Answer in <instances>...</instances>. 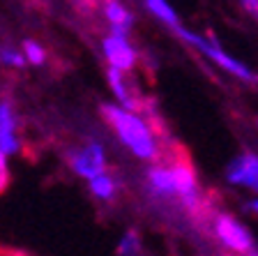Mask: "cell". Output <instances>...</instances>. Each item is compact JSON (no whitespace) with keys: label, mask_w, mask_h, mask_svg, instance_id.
I'll return each instance as SVG.
<instances>
[{"label":"cell","mask_w":258,"mask_h":256,"mask_svg":"<svg viewBox=\"0 0 258 256\" xmlns=\"http://www.w3.org/2000/svg\"><path fill=\"white\" fill-rule=\"evenodd\" d=\"M104 10H106L108 21H111V26H113V37H127V30L132 28V23H134L132 14H129L120 3H113V0L104 5Z\"/></svg>","instance_id":"obj_9"},{"label":"cell","mask_w":258,"mask_h":256,"mask_svg":"<svg viewBox=\"0 0 258 256\" xmlns=\"http://www.w3.org/2000/svg\"><path fill=\"white\" fill-rule=\"evenodd\" d=\"M102 113L108 123L113 125V129L120 134V139L124 141V145L134 150V155L143 157V160L157 157L155 139H152L148 125H145L139 116L124 111V109H120V107H113V104H104Z\"/></svg>","instance_id":"obj_1"},{"label":"cell","mask_w":258,"mask_h":256,"mask_svg":"<svg viewBox=\"0 0 258 256\" xmlns=\"http://www.w3.org/2000/svg\"><path fill=\"white\" fill-rule=\"evenodd\" d=\"M7 187V171H0V192H5Z\"/></svg>","instance_id":"obj_17"},{"label":"cell","mask_w":258,"mask_h":256,"mask_svg":"<svg viewBox=\"0 0 258 256\" xmlns=\"http://www.w3.org/2000/svg\"><path fill=\"white\" fill-rule=\"evenodd\" d=\"M171 171L173 178V192H177L184 198L187 206H196V178L189 164H175Z\"/></svg>","instance_id":"obj_8"},{"label":"cell","mask_w":258,"mask_h":256,"mask_svg":"<svg viewBox=\"0 0 258 256\" xmlns=\"http://www.w3.org/2000/svg\"><path fill=\"white\" fill-rule=\"evenodd\" d=\"M0 171H7V162H5V155L0 152Z\"/></svg>","instance_id":"obj_20"},{"label":"cell","mask_w":258,"mask_h":256,"mask_svg":"<svg viewBox=\"0 0 258 256\" xmlns=\"http://www.w3.org/2000/svg\"><path fill=\"white\" fill-rule=\"evenodd\" d=\"M175 30H177V35L180 37H184L187 42H191L196 48H201L205 56H210V58L215 60L217 65H221L224 70H228L231 74H235V76H240V79H247V81H253V74L244 67L242 63H237V60H233L231 56L226 54V51H221V46L217 44V39L210 35V42L208 39H203V37H199V35H194V32H189V30H184V28H180V26H175Z\"/></svg>","instance_id":"obj_2"},{"label":"cell","mask_w":258,"mask_h":256,"mask_svg":"<svg viewBox=\"0 0 258 256\" xmlns=\"http://www.w3.org/2000/svg\"><path fill=\"white\" fill-rule=\"evenodd\" d=\"M226 176L235 185H247L249 189L258 192V157L251 155V152H244L228 166Z\"/></svg>","instance_id":"obj_5"},{"label":"cell","mask_w":258,"mask_h":256,"mask_svg":"<svg viewBox=\"0 0 258 256\" xmlns=\"http://www.w3.org/2000/svg\"><path fill=\"white\" fill-rule=\"evenodd\" d=\"M72 169L79 173V176L92 178L104 176V169H106V160H104V148L99 143H90L88 148L79 150L72 155Z\"/></svg>","instance_id":"obj_3"},{"label":"cell","mask_w":258,"mask_h":256,"mask_svg":"<svg viewBox=\"0 0 258 256\" xmlns=\"http://www.w3.org/2000/svg\"><path fill=\"white\" fill-rule=\"evenodd\" d=\"M217 235L221 238V242L226 247H231L235 251H253L251 238H249L247 229L242 224H237L235 219L228 217V215L219 217V222H217Z\"/></svg>","instance_id":"obj_4"},{"label":"cell","mask_w":258,"mask_h":256,"mask_svg":"<svg viewBox=\"0 0 258 256\" xmlns=\"http://www.w3.org/2000/svg\"><path fill=\"white\" fill-rule=\"evenodd\" d=\"M247 210L249 213H258V198H253V201L247 203Z\"/></svg>","instance_id":"obj_18"},{"label":"cell","mask_w":258,"mask_h":256,"mask_svg":"<svg viewBox=\"0 0 258 256\" xmlns=\"http://www.w3.org/2000/svg\"><path fill=\"white\" fill-rule=\"evenodd\" d=\"M150 182L157 192L161 194H171L173 192V178L168 169H152L150 171Z\"/></svg>","instance_id":"obj_11"},{"label":"cell","mask_w":258,"mask_h":256,"mask_svg":"<svg viewBox=\"0 0 258 256\" xmlns=\"http://www.w3.org/2000/svg\"><path fill=\"white\" fill-rule=\"evenodd\" d=\"M108 83H111L115 97L122 101L124 107L134 109V101H132V97H129V92H127V85H124V81H122V72H118V70H113L111 67V70H108Z\"/></svg>","instance_id":"obj_10"},{"label":"cell","mask_w":258,"mask_h":256,"mask_svg":"<svg viewBox=\"0 0 258 256\" xmlns=\"http://www.w3.org/2000/svg\"><path fill=\"white\" fill-rule=\"evenodd\" d=\"M90 189H92V194L99 198H111L113 196V180L108 176H97L90 180Z\"/></svg>","instance_id":"obj_13"},{"label":"cell","mask_w":258,"mask_h":256,"mask_svg":"<svg viewBox=\"0 0 258 256\" xmlns=\"http://www.w3.org/2000/svg\"><path fill=\"white\" fill-rule=\"evenodd\" d=\"M136 249H139V238H136V233H127L124 235V240L120 242V254L122 256H134Z\"/></svg>","instance_id":"obj_16"},{"label":"cell","mask_w":258,"mask_h":256,"mask_svg":"<svg viewBox=\"0 0 258 256\" xmlns=\"http://www.w3.org/2000/svg\"><path fill=\"white\" fill-rule=\"evenodd\" d=\"M23 58H26L28 63H32V65H42L44 58H46V54H44V48L39 46L37 42L26 39V42H23Z\"/></svg>","instance_id":"obj_14"},{"label":"cell","mask_w":258,"mask_h":256,"mask_svg":"<svg viewBox=\"0 0 258 256\" xmlns=\"http://www.w3.org/2000/svg\"><path fill=\"white\" fill-rule=\"evenodd\" d=\"M244 7H247V10H251V12H258V3H256V0H247V3H244Z\"/></svg>","instance_id":"obj_19"},{"label":"cell","mask_w":258,"mask_h":256,"mask_svg":"<svg viewBox=\"0 0 258 256\" xmlns=\"http://www.w3.org/2000/svg\"><path fill=\"white\" fill-rule=\"evenodd\" d=\"M0 60L5 65H12V67H23V63H26L23 54H19V51H14V48H10V46L0 48Z\"/></svg>","instance_id":"obj_15"},{"label":"cell","mask_w":258,"mask_h":256,"mask_svg":"<svg viewBox=\"0 0 258 256\" xmlns=\"http://www.w3.org/2000/svg\"><path fill=\"white\" fill-rule=\"evenodd\" d=\"M19 150V136H16V116L12 111V104L0 101V152L14 155Z\"/></svg>","instance_id":"obj_7"},{"label":"cell","mask_w":258,"mask_h":256,"mask_svg":"<svg viewBox=\"0 0 258 256\" xmlns=\"http://www.w3.org/2000/svg\"><path fill=\"white\" fill-rule=\"evenodd\" d=\"M104 56L108 58V63H111L113 70L118 72H127L134 67V48L129 46L127 37H106L104 39Z\"/></svg>","instance_id":"obj_6"},{"label":"cell","mask_w":258,"mask_h":256,"mask_svg":"<svg viewBox=\"0 0 258 256\" xmlns=\"http://www.w3.org/2000/svg\"><path fill=\"white\" fill-rule=\"evenodd\" d=\"M148 10H150L152 14L159 16L161 21L171 23V26H177V16H175V12H173V10H171V5H166L164 0H150V3H148Z\"/></svg>","instance_id":"obj_12"}]
</instances>
